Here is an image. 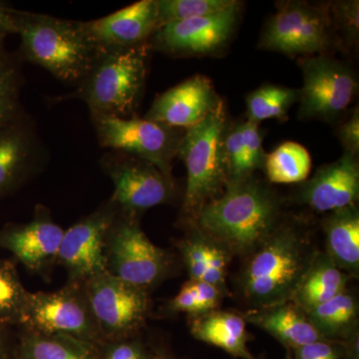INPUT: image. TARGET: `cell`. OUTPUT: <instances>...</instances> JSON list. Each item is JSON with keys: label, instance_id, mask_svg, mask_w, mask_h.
Instances as JSON below:
<instances>
[{"label": "cell", "instance_id": "obj_40", "mask_svg": "<svg viewBox=\"0 0 359 359\" xmlns=\"http://www.w3.org/2000/svg\"><path fill=\"white\" fill-rule=\"evenodd\" d=\"M15 9L0 2V51L4 50V41L15 34Z\"/></svg>", "mask_w": 359, "mask_h": 359}, {"label": "cell", "instance_id": "obj_8", "mask_svg": "<svg viewBox=\"0 0 359 359\" xmlns=\"http://www.w3.org/2000/svg\"><path fill=\"white\" fill-rule=\"evenodd\" d=\"M91 120L102 147L146 161L172 178V163L184 135L181 129L145 118L95 116Z\"/></svg>", "mask_w": 359, "mask_h": 359}, {"label": "cell", "instance_id": "obj_13", "mask_svg": "<svg viewBox=\"0 0 359 359\" xmlns=\"http://www.w3.org/2000/svg\"><path fill=\"white\" fill-rule=\"evenodd\" d=\"M101 166L114 184L111 201L121 212L136 214L165 204L173 196V179L134 156L111 151L103 156Z\"/></svg>", "mask_w": 359, "mask_h": 359}, {"label": "cell", "instance_id": "obj_7", "mask_svg": "<svg viewBox=\"0 0 359 359\" xmlns=\"http://www.w3.org/2000/svg\"><path fill=\"white\" fill-rule=\"evenodd\" d=\"M304 85L299 90V117L334 122L346 112L358 92L353 68L330 54L299 58Z\"/></svg>", "mask_w": 359, "mask_h": 359}, {"label": "cell", "instance_id": "obj_39", "mask_svg": "<svg viewBox=\"0 0 359 359\" xmlns=\"http://www.w3.org/2000/svg\"><path fill=\"white\" fill-rule=\"evenodd\" d=\"M170 309L177 313H186L199 316L200 309L198 297L193 283L189 282L182 287L176 297L170 302Z\"/></svg>", "mask_w": 359, "mask_h": 359}, {"label": "cell", "instance_id": "obj_28", "mask_svg": "<svg viewBox=\"0 0 359 359\" xmlns=\"http://www.w3.org/2000/svg\"><path fill=\"white\" fill-rule=\"evenodd\" d=\"M21 59L6 49L0 51V128L25 112L20 102L23 78Z\"/></svg>", "mask_w": 359, "mask_h": 359}, {"label": "cell", "instance_id": "obj_12", "mask_svg": "<svg viewBox=\"0 0 359 359\" xmlns=\"http://www.w3.org/2000/svg\"><path fill=\"white\" fill-rule=\"evenodd\" d=\"M242 7L243 2L235 0L221 13L160 26L149 39V44L152 50L177 57L219 53L233 37Z\"/></svg>", "mask_w": 359, "mask_h": 359}, {"label": "cell", "instance_id": "obj_33", "mask_svg": "<svg viewBox=\"0 0 359 359\" xmlns=\"http://www.w3.org/2000/svg\"><path fill=\"white\" fill-rule=\"evenodd\" d=\"M211 240H208L203 233H197L188 238L182 245L184 261H185L191 280H202L207 269Z\"/></svg>", "mask_w": 359, "mask_h": 359}, {"label": "cell", "instance_id": "obj_19", "mask_svg": "<svg viewBox=\"0 0 359 359\" xmlns=\"http://www.w3.org/2000/svg\"><path fill=\"white\" fill-rule=\"evenodd\" d=\"M65 231L44 212L30 223L9 226L0 231V245L11 250L32 271H39L57 259Z\"/></svg>", "mask_w": 359, "mask_h": 359}, {"label": "cell", "instance_id": "obj_9", "mask_svg": "<svg viewBox=\"0 0 359 359\" xmlns=\"http://www.w3.org/2000/svg\"><path fill=\"white\" fill-rule=\"evenodd\" d=\"M18 323L30 334L70 337L93 344L103 342L83 290L80 292L75 287L28 294Z\"/></svg>", "mask_w": 359, "mask_h": 359}, {"label": "cell", "instance_id": "obj_43", "mask_svg": "<svg viewBox=\"0 0 359 359\" xmlns=\"http://www.w3.org/2000/svg\"><path fill=\"white\" fill-rule=\"evenodd\" d=\"M156 359H177L173 358L171 355H167V354H157V358Z\"/></svg>", "mask_w": 359, "mask_h": 359}, {"label": "cell", "instance_id": "obj_16", "mask_svg": "<svg viewBox=\"0 0 359 359\" xmlns=\"http://www.w3.org/2000/svg\"><path fill=\"white\" fill-rule=\"evenodd\" d=\"M42 145L25 112L0 128V199L41 166Z\"/></svg>", "mask_w": 359, "mask_h": 359}, {"label": "cell", "instance_id": "obj_6", "mask_svg": "<svg viewBox=\"0 0 359 359\" xmlns=\"http://www.w3.org/2000/svg\"><path fill=\"white\" fill-rule=\"evenodd\" d=\"M276 6L261 33L259 48L302 58L330 54L339 47L328 4L285 0Z\"/></svg>", "mask_w": 359, "mask_h": 359}, {"label": "cell", "instance_id": "obj_3", "mask_svg": "<svg viewBox=\"0 0 359 359\" xmlns=\"http://www.w3.org/2000/svg\"><path fill=\"white\" fill-rule=\"evenodd\" d=\"M151 51L148 41L101 52L86 76L65 99L83 101L91 117H135L145 87Z\"/></svg>", "mask_w": 359, "mask_h": 359}, {"label": "cell", "instance_id": "obj_10", "mask_svg": "<svg viewBox=\"0 0 359 359\" xmlns=\"http://www.w3.org/2000/svg\"><path fill=\"white\" fill-rule=\"evenodd\" d=\"M84 294L103 341L126 339L140 327L148 311L145 290L106 271L84 282Z\"/></svg>", "mask_w": 359, "mask_h": 359}, {"label": "cell", "instance_id": "obj_34", "mask_svg": "<svg viewBox=\"0 0 359 359\" xmlns=\"http://www.w3.org/2000/svg\"><path fill=\"white\" fill-rule=\"evenodd\" d=\"M147 347L137 339L108 340L98 346V359H156Z\"/></svg>", "mask_w": 359, "mask_h": 359}, {"label": "cell", "instance_id": "obj_41", "mask_svg": "<svg viewBox=\"0 0 359 359\" xmlns=\"http://www.w3.org/2000/svg\"><path fill=\"white\" fill-rule=\"evenodd\" d=\"M0 359H6V348H4V340L0 335Z\"/></svg>", "mask_w": 359, "mask_h": 359}, {"label": "cell", "instance_id": "obj_31", "mask_svg": "<svg viewBox=\"0 0 359 359\" xmlns=\"http://www.w3.org/2000/svg\"><path fill=\"white\" fill-rule=\"evenodd\" d=\"M330 18L340 48H354L358 43V0H339L328 2Z\"/></svg>", "mask_w": 359, "mask_h": 359}, {"label": "cell", "instance_id": "obj_36", "mask_svg": "<svg viewBox=\"0 0 359 359\" xmlns=\"http://www.w3.org/2000/svg\"><path fill=\"white\" fill-rule=\"evenodd\" d=\"M344 351V344L339 341L320 340L292 349L294 356L290 359H325Z\"/></svg>", "mask_w": 359, "mask_h": 359}, {"label": "cell", "instance_id": "obj_23", "mask_svg": "<svg viewBox=\"0 0 359 359\" xmlns=\"http://www.w3.org/2000/svg\"><path fill=\"white\" fill-rule=\"evenodd\" d=\"M348 278L327 256L311 261L292 299L304 313L346 290Z\"/></svg>", "mask_w": 359, "mask_h": 359}, {"label": "cell", "instance_id": "obj_38", "mask_svg": "<svg viewBox=\"0 0 359 359\" xmlns=\"http://www.w3.org/2000/svg\"><path fill=\"white\" fill-rule=\"evenodd\" d=\"M198 297L200 314L210 313L218 308L221 304L223 292L215 285L203 282V280H191ZM199 314V316H200Z\"/></svg>", "mask_w": 359, "mask_h": 359}, {"label": "cell", "instance_id": "obj_22", "mask_svg": "<svg viewBox=\"0 0 359 359\" xmlns=\"http://www.w3.org/2000/svg\"><path fill=\"white\" fill-rule=\"evenodd\" d=\"M327 256L340 271L358 273L359 212L355 205H347L328 215L325 224Z\"/></svg>", "mask_w": 359, "mask_h": 359}, {"label": "cell", "instance_id": "obj_11", "mask_svg": "<svg viewBox=\"0 0 359 359\" xmlns=\"http://www.w3.org/2000/svg\"><path fill=\"white\" fill-rule=\"evenodd\" d=\"M107 271L123 282L145 287L162 278L167 269L164 252L144 233L135 214L119 212L107 238Z\"/></svg>", "mask_w": 359, "mask_h": 359}, {"label": "cell", "instance_id": "obj_24", "mask_svg": "<svg viewBox=\"0 0 359 359\" xmlns=\"http://www.w3.org/2000/svg\"><path fill=\"white\" fill-rule=\"evenodd\" d=\"M306 313L311 325L325 340L342 342L355 334L358 301L346 290Z\"/></svg>", "mask_w": 359, "mask_h": 359}, {"label": "cell", "instance_id": "obj_37", "mask_svg": "<svg viewBox=\"0 0 359 359\" xmlns=\"http://www.w3.org/2000/svg\"><path fill=\"white\" fill-rule=\"evenodd\" d=\"M337 136L344 153L358 157L359 153V110H353L348 118L337 129Z\"/></svg>", "mask_w": 359, "mask_h": 359}, {"label": "cell", "instance_id": "obj_20", "mask_svg": "<svg viewBox=\"0 0 359 359\" xmlns=\"http://www.w3.org/2000/svg\"><path fill=\"white\" fill-rule=\"evenodd\" d=\"M244 318L268 332L290 351L325 340L311 325L306 313L290 301L250 311Z\"/></svg>", "mask_w": 359, "mask_h": 359}, {"label": "cell", "instance_id": "obj_21", "mask_svg": "<svg viewBox=\"0 0 359 359\" xmlns=\"http://www.w3.org/2000/svg\"><path fill=\"white\" fill-rule=\"evenodd\" d=\"M190 328L195 339L219 347L233 358L256 359L248 347L247 321L237 313L212 311L195 316Z\"/></svg>", "mask_w": 359, "mask_h": 359}, {"label": "cell", "instance_id": "obj_17", "mask_svg": "<svg viewBox=\"0 0 359 359\" xmlns=\"http://www.w3.org/2000/svg\"><path fill=\"white\" fill-rule=\"evenodd\" d=\"M81 23L100 51L144 44L158 28L157 0H141L105 18Z\"/></svg>", "mask_w": 359, "mask_h": 359}, {"label": "cell", "instance_id": "obj_18", "mask_svg": "<svg viewBox=\"0 0 359 359\" xmlns=\"http://www.w3.org/2000/svg\"><path fill=\"white\" fill-rule=\"evenodd\" d=\"M358 197V157L344 152L339 159L318 168L299 194L302 203L316 212H334L355 205Z\"/></svg>", "mask_w": 359, "mask_h": 359}, {"label": "cell", "instance_id": "obj_35", "mask_svg": "<svg viewBox=\"0 0 359 359\" xmlns=\"http://www.w3.org/2000/svg\"><path fill=\"white\" fill-rule=\"evenodd\" d=\"M229 263L228 252L224 248L214 245L211 241L209 256H208L207 269H205L203 282L215 285L223 292L224 278H226V264Z\"/></svg>", "mask_w": 359, "mask_h": 359}, {"label": "cell", "instance_id": "obj_26", "mask_svg": "<svg viewBox=\"0 0 359 359\" xmlns=\"http://www.w3.org/2000/svg\"><path fill=\"white\" fill-rule=\"evenodd\" d=\"M263 169L271 183H301L311 173V155L301 144L285 142L266 155Z\"/></svg>", "mask_w": 359, "mask_h": 359}, {"label": "cell", "instance_id": "obj_29", "mask_svg": "<svg viewBox=\"0 0 359 359\" xmlns=\"http://www.w3.org/2000/svg\"><path fill=\"white\" fill-rule=\"evenodd\" d=\"M233 2L235 0H157L158 28L221 13Z\"/></svg>", "mask_w": 359, "mask_h": 359}, {"label": "cell", "instance_id": "obj_4", "mask_svg": "<svg viewBox=\"0 0 359 359\" xmlns=\"http://www.w3.org/2000/svg\"><path fill=\"white\" fill-rule=\"evenodd\" d=\"M228 126V115L222 101L214 112L183 135L177 157L183 161L187 170L183 210L189 218L197 219L203 208L222 195L228 185L224 144Z\"/></svg>", "mask_w": 359, "mask_h": 359}, {"label": "cell", "instance_id": "obj_14", "mask_svg": "<svg viewBox=\"0 0 359 359\" xmlns=\"http://www.w3.org/2000/svg\"><path fill=\"white\" fill-rule=\"evenodd\" d=\"M120 210L109 201L65 231L57 259L75 282H86L107 271L108 233Z\"/></svg>", "mask_w": 359, "mask_h": 359}, {"label": "cell", "instance_id": "obj_25", "mask_svg": "<svg viewBox=\"0 0 359 359\" xmlns=\"http://www.w3.org/2000/svg\"><path fill=\"white\" fill-rule=\"evenodd\" d=\"M99 344L61 335L26 332L18 348L20 359H98Z\"/></svg>", "mask_w": 359, "mask_h": 359}, {"label": "cell", "instance_id": "obj_30", "mask_svg": "<svg viewBox=\"0 0 359 359\" xmlns=\"http://www.w3.org/2000/svg\"><path fill=\"white\" fill-rule=\"evenodd\" d=\"M28 294L13 264L0 259V325L20 323Z\"/></svg>", "mask_w": 359, "mask_h": 359}, {"label": "cell", "instance_id": "obj_27", "mask_svg": "<svg viewBox=\"0 0 359 359\" xmlns=\"http://www.w3.org/2000/svg\"><path fill=\"white\" fill-rule=\"evenodd\" d=\"M297 101H299V89L282 85H263L250 92L245 98L247 120L259 124L264 120L285 119Z\"/></svg>", "mask_w": 359, "mask_h": 359}, {"label": "cell", "instance_id": "obj_32", "mask_svg": "<svg viewBox=\"0 0 359 359\" xmlns=\"http://www.w3.org/2000/svg\"><path fill=\"white\" fill-rule=\"evenodd\" d=\"M243 149H244V174L248 179L255 171L263 169L266 154L263 147V136L257 123L242 122Z\"/></svg>", "mask_w": 359, "mask_h": 359}, {"label": "cell", "instance_id": "obj_5", "mask_svg": "<svg viewBox=\"0 0 359 359\" xmlns=\"http://www.w3.org/2000/svg\"><path fill=\"white\" fill-rule=\"evenodd\" d=\"M311 263L301 236L278 226L247 264L242 280L245 297L259 308L289 302Z\"/></svg>", "mask_w": 359, "mask_h": 359}, {"label": "cell", "instance_id": "obj_2", "mask_svg": "<svg viewBox=\"0 0 359 359\" xmlns=\"http://www.w3.org/2000/svg\"><path fill=\"white\" fill-rule=\"evenodd\" d=\"M15 34L20 37L21 61L39 65L68 84L79 83L102 52L81 21L16 11Z\"/></svg>", "mask_w": 359, "mask_h": 359}, {"label": "cell", "instance_id": "obj_15", "mask_svg": "<svg viewBox=\"0 0 359 359\" xmlns=\"http://www.w3.org/2000/svg\"><path fill=\"white\" fill-rule=\"evenodd\" d=\"M211 80L194 75L157 96L145 119L177 129H190L202 122L221 104Z\"/></svg>", "mask_w": 359, "mask_h": 359}, {"label": "cell", "instance_id": "obj_1", "mask_svg": "<svg viewBox=\"0 0 359 359\" xmlns=\"http://www.w3.org/2000/svg\"><path fill=\"white\" fill-rule=\"evenodd\" d=\"M280 203L273 191L250 177L226 185L196 221L205 237L236 254L255 252L280 226Z\"/></svg>", "mask_w": 359, "mask_h": 359}, {"label": "cell", "instance_id": "obj_42", "mask_svg": "<svg viewBox=\"0 0 359 359\" xmlns=\"http://www.w3.org/2000/svg\"><path fill=\"white\" fill-rule=\"evenodd\" d=\"M344 351H342V353L334 354V355L330 356V358H327L325 359H342V358H344Z\"/></svg>", "mask_w": 359, "mask_h": 359}]
</instances>
